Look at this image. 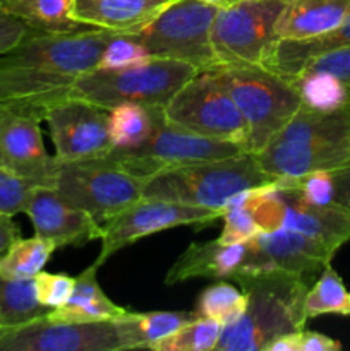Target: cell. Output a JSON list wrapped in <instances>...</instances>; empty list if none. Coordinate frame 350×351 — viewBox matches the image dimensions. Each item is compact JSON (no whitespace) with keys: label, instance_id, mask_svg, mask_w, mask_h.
Masks as SVG:
<instances>
[{"label":"cell","instance_id":"1","mask_svg":"<svg viewBox=\"0 0 350 351\" xmlns=\"http://www.w3.org/2000/svg\"><path fill=\"white\" fill-rule=\"evenodd\" d=\"M113 31L86 27L67 34L30 31L0 53V108L30 112L45 120V110L67 96L74 82L98 67Z\"/></svg>","mask_w":350,"mask_h":351},{"label":"cell","instance_id":"2","mask_svg":"<svg viewBox=\"0 0 350 351\" xmlns=\"http://www.w3.org/2000/svg\"><path fill=\"white\" fill-rule=\"evenodd\" d=\"M233 281L247 295V307L235 322L223 326L216 351H266L280 336L305 328L307 278L285 269H263L237 274Z\"/></svg>","mask_w":350,"mask_h":351},{"label":"cell","instance_id":"3","mask_svg":"<svg viewBox=\"0 0 350 351\" xmlns=\"http://www.w3.org/2000/svg\"><path fill=\"white\" fill-rule=\"evenodd\" d=\"M256 158L275 180L340 170L350 163L349 108L318 112L301 105Z\"/></svg>","mask_w":350,"mask_h":351},{"label":"cell","instance_id":"4","mask_svg":"<svg viewBox=\"0 0 350 351\" xmlns=\"http://www.w3.org/2000/svg\"><path fill=\"white\" fill-rule=\"evenodd\" d=\"M256 154L240 153L222 160L199 161L158 170L144 178L143 197L225 209L239 194L275 184Z\"/></svg>","mask_w":350,"mask_h":351},{"label":"cell","instance_id":"5","mask_svg":"<svg viewBox=\"0 0 350 351\" xmlns=\"http://www.w3.org/2000/svg\"><path fill=\"white\" fill-rule=\"evenodd\" d=\"M216 75L249 127L246 153L257 154L301 108L290 79L257 65H218Z\"/></svg>","mask_w":350,"mask_h":351},{"label":"cell","instance_id":"6","mask_svg":"<svg viewBox=\"0 0 350 351\" xmlns=\"http://www.w3.org/2000/svg\"><path fill=\"white\" fill-rule=\"evenodd\" d=\"M198 72L184 62L151 57L127 67L91 69L74 82L69 95L106 110L126 103L165 106Z\"/></svg>","mask_w":350,"mask_h":351},{"label":"cell","instance_id":"7","mask_svg":"<svg viewBox=\"0 0 350 351\" xmlns=\"http://www.w3.org/2000/svg\"><path fill=\"white\" fill-rule=\"evenodd\" d=\"M51 187L69 204L103 223L143 197L144 178L127 170L108 154L60 161Z\"/></svg>","mask_w":350,"mask_h":351},{"label":"cell","instance_id":"8","mask_svg":"<svg viewBox=\"0 0 350 351\" xmlns=\"http://www.w3.org/2000/svg\"><path fill=\"white\" fill-rule=\"evenodd\" d=\"M218 9L199 0H175L150 24L129 34L151 57L184 62L198 71L218 67L211 45V24Z\"/></svg>","mask_w":350,"mask_h":351},{"label":"cell","instance_id":"9","mask_svg":"<svg viewBox=\"0 0 350 351\" xmlns=\"http://www.w3.org/2000/svg\"><path fill=\"white\" fill-rule=\"evenodd\" d=\"M165 119L199 136L235 143L246 151L249 127L215 69L199 71L163 106Z\"/></svg>","mask_w":350,"mask_h":351},{"label":"cell","instance_id":"10","mask_svg":"<svg viewBox=\"0 0 350 351\" xmlns=\"http://www.w3.org/2000/svg\"><path fill=\"white\" fill-rule=\"evenodd\" d=\"M287 0H242L218 9L211 24V45L220 65L263 67L273 50L277 21Z\"/></svg>","mask_w":350,"mask_h":351},{"label":"cell","instance_id":"11","mask_svg":"<svg viewBox=\"0 0 350 351\" xmlns=\"http://www.w3.org/2000/svg\"><path fill=\"white\" fill-rule=\"evenodd\" d=\"M222 215L223 209L182 204V202L165 201V199L141 197L129 208L122 209L102 223V237H100L102 249L95 264L100 267L117 250L144 237L182 225L198 226L196 230H199L201 226L222 218Z\"/></svg>","mask_w":350,"mask_h":351},{"label":"cell","instance_id":"12","mask_svg":"<svg viewBox=\"0 0 350 351\" xmlns=\"http://www.w3.org/2000/svg\"><path fill=\"white\" fill-rule=\"evenodd\" d=\"M240 153H244V147L239 144L199 136L163 119L150 139L141 146L132 149H112L108 156L137 177L148 178L163 168L222 160Z\"/></svg>","mask_w":350,"mask_h":351},{"label":"cell","instance_id":"13","mask_svg":"<svg viewBox=\"0 0 350 351\" xmlns=\"http://www.w3.org/2000/svg\"><path fill=\"white\" fill-rule=\"evenodd\" d=\"M115 321L71 322L48 315L0 328V351H120Z\"/></svg>","mask_w":350,"mask_h":351},{"label":"cell","instance_id":"14","mask_svg":"<svg viewBox=\"0 0 350 351\" xmlns=\"http://www.w3.org/2000/svg\"><path fill=\"white\" fill-rule=\"evenodd\" d=\"M55 158L60 161L105 156L113 149L108 136V110L78 98L62 96L45 110Z\"/></svg>","mask_w":350,"mask_h":351},{"label":"cell","instance_id":"15","mask_svg":"<svg viewBox=\"0 0 350 351\" xmlns=\"http://www.w3.org/2000/svg\"><path fill=\"white\" fill-rule=\"evenodd\" d=\"M41 122L34 113L0 108V167L36 185L51 187L58 160L45 147Z\"/></svg>","mask_w":350,"mask_h":351},{"label":"cell","instance_id":"16","mask_svg":"<svg viewBox=\"0 0 350 351\" xmlns=\"http://www.w3.org/2000/svg\"><path fill=\"white\" fill-rule=\"evenodd\" d=\"M249 259L244 273L263 269H285L307 278L321 273L335 257L336 249L294 230L257 233L247 242ZM242 274V273H240Z\"/></svg>","mask_w":350,"mask_h":351},{"label":"cell","instance_id":"17","mask_svg":"<svg viewBox=\"0 0 350 351\" xmlns=\"http://www.w3.org/2000/svg\"><path fill=\"white\" fill-rule=\"evenodd\" d=\"M24 215L33 223L34 235L50 240L57 249L86 245L102 237V223L84 209L69 204L54 187H34Z\"/></svg>","mask_w":350,"mask_h":351},{"label":"cell","instance_id":"18","mask_svg":"<svg viewBox=\"0 0 350 351\" xmlns=\"http://www.w3.org/2000/svg\"><path fill=\"white\" fill-rule=\"evenodd\" d=\"M275 187L287 202V218L281 230L304 233L336 250L350 242V209L336 202L328 206L311 204L287 180H277Z\"/></svg>","mask_w":350,"mask_h":351},{"label":"cell","instance_id":"19","mask_svg":"<svg viewBox=\"0 0 350 351\" xmlns=\"http://www.w3.org/2000/svg\"><path fill=\"white\" fill-rule=\"evenodd\" d=\"M249 259L246 243H222L218 239L202 243H191L165 276V285H177L192 278L233 280L244 273Z\"/></svg>","mask_w":350,"mask_h":351},{"label":"cell","instance_id":"20","mask_svg":"<svg viewBox=\"0 0 350 351\" xmlns=\"http://www.w3.org/2000/svg\"><path fill=\"white\" fill-rule=\"evenodd\" d=\"M175 0H74L72 17L91 27L134 33L150 24Z\"/></svg>","mask_w":350,"mask_h":351},{"label":"cell","instance_id":"21","mask_svg":"<svg viewBox=\"0 0 350 351\" xmlns=\"http://www.w3.org/2000/svg\"><path fill=\"white\" fill-rule=\"evenodd\" d=\"M350 16V0H288L277 21L278 40H304L338 27Z\"/></svg>","mask_w":350,"mask_h":351},{"label":"cell","instance_id":"22","mask_svg":"<svg viewBox=\"0 0 350 351\" xmlns=\"http://www.w3.org/2000/svg\"><path fill=\"white\" fill-rule=\"evenodd\" d=\"M350 47V16L335 29L304 40H278L263 67L292 79L321 55Z\"/></svg>","mask_w":350,"mask_h":351},{"label":"cell","instance_id":"23","mask_svg":"<svg viewBox=\"0 0 350 351\" xmlns=\"http://www.w3.org/2000/svg\"><path fill=\"white\" fill-rule=\"evenodd\" d=\"M96 276H98V266L93 263L79 276H75L74 290L69 300L60 307L51 308L47 314L48 317L57 321L95 322L113 321L126 314L127 308L117 305L103 293Z\"/></svg>","mask_w":350,"mask_h":351},{"label":"cell","instance_id":"24","mask_svg":"<svg viewBox=\"0 0 350 351\" xmlns=\"http://www.w3.org/2000/svg\"><path fill=\"white\" fill-rule=\"evenodd\" d=\"M198 312H130L113 319L119 329L122 350H148L187 322L198 319Z\"/></svg>","mask_w":350,"mask_h":351},{"label":"cell","instance_id":"25","mask_svg":"<svg viewBox=\"0 0 350 351\" xmlns=\"http://www.w3.org/2000/svg\"><path fill=\"white\" fill-rule=\"evenodd\" d=\"M165 119L163 106L126 103L108 110V136L113 149H132L151 137Z\"/></svg>","mask_w":350,"mask_h":351},{"label":"cell","instance_id":"26","mask_svg":"<svg viewBox=\"0 0 350 351\" xmlns=\"http://www.w3.org/2000/svg\"><path fill=\"white\" fill-rule=\"evenodd\" d=\"M74 0H0V5L41 33L67 34L86 29L84 24L72 17Z\"/></svg>","mask_w":350,"mask_h":351},{"label":"cell","instance_id":"27","mask_svg":"<svg viewBox=\"0 0 350 351\" xmlns=\"http://www.w3.org/2000/svg\"><path fill=\"white\" fill-rule=\"evenodd\" d=\"M301 96V103L318 112H336L349 108L350 88L326 72L305 71L290 79Z\"/></svg>","mask_w":350,"mask_h":351},{"label":"cell","instance_id":"28","mask_svg":"<svg viewBox=\"0 0 350 351\" xmlns=\"http://www.w3.org/2000/svg\"><path fill=\"white\" fill-rule=\"evenodd\" d=\"M57 247L40 235L17 239L0 256V276L9 280H30L43 271Z\"/></svg>","mask_w":350,"mask_h":351},{"label":"cell","instance_id":"29","mask_svg":"<svg viewBox=\"0 0 350 351\" xmlns=\"http://www.w3.org/2000/svg\"><path fill=\"white\" fill-rule=\"evenodd\" d=\"M50 308L40 304L34 278L9 280L0 276V328H10L47 315Z\"/></svg>","mask_w":350,"mask_h":351},{"label":"cell","instance_id":"30","mask_svg":"<svg viewBox=\"0 0 350 351\" xmlns=\"http://www.w3.org/2000/svg\"><path fill=\"white\" fill-rule=\"evenodd\" d=\"M304 307L307 319L329 314L350 317V290L331 263L323 267L316 283L309 288Z\"/></svg>","mask_w":350,"mask_h":351},{"label":"cell","instance_id":"31","mask_svg":"<svg viewBox=\"0 0 350 351\" xmlns=\"http://www.w3.org/2000/svg\"><path fill=\"white\" fill-rule=\"evenodd\" d=\"M247 307V295L230 283L229 280H216L211 287L205 288L196 302L199 317H211L229 326L244 314Z\"/></svg>","mask_w":350,"mask_h":351},{"label":"cell","instance_id":"32","mask_svg":"<svg viewBox=\"0 0 350 351\" xmlns=\"http://www.w3.org/2000/svg\"><path fill=\"white\" fill-rule=\"evenodd\" d=\"M223 324L211 317H198L172 332L167 338L153 343L148 350L154 351H213L222 336Z\"/></svg>","mask_w":350,"mask_h":351},{"label":"cell","instance_id":"33","mask_svg":"<svg viewBox=\"0 0 350 351\" xmlns=\"http://www.w3.org/2000/svg\"><path fill=\"white\" fill-rule=\"evenodd\" d=\"M249 191L233 197L223 209V230L218 240L222 243H246L259 233L247 202Z\"/></svg>","mask_w":350,"mask_h":351},{"label":"cell","instance_id":"34","mask_svg":"<svg viewBox=\"0 0 350 351\" xmlns=\"http://www.w3.org/2000/svg\"><path fill=\"white\" fill-rule=\"evenodd\" d=\"M151 55L139 41L130 38L129 34L115 33L108 45L103 50L100 57L98 67L103 69H119L127 65L141 64V62L150 60Z\"/></svg>","mask_w":350,"mask_h":351},{"label":"cell","instance_id":"35","mask_svg":"<svg viewBox=\"0 0 350 351\" xmlns=\"http://www.w3.org/2000/svg\"><path fill=\"white\" fill-rule=\"evenodd\" d=\"M34 187H38L34 182L0 167V215L14 216L26 211Z\"/></svg>","mask_w":350,"mask_h":351},{"label":"cell","instance_id":"36","mask_svg":"<svg viewBox=\"0 0 350 351\" xmlns=\"http://www.w3.org/2000/svg\"><path fill=\"white\" fill-rule=\"evenodd\" d=\"M75 278L69 274H51V273H38L34 276V288H36V297L41 305L51 308L60 307L62 304L69 300L74 290Z\"/></svg>","mask_w":350,"mask_h":351},{"label":"cell","instance_id":"37","mask_svg":"<svg viewBox=\"0 0 350 351\" xmlns=\"http://www.w3.org/2000/svg\"><path fill=\"white\" fill-rule=\"evenodd\" d=\"M294 185L302 197L311 204H335V184L331 171H314L301 178H280Z\"/></svg>","mask_w":350,"mask_h":351},{"label":"cell","instance_id":"38","mask_svg":"<svg viewBox=\"0 0 350 351\" xmlns=\"http://www.w3.org/2000/svg\"><path fill=\"white\" fill-rule=\"evenodd\" d=\"M305 71L331 74L333 77L340 79L343 84L350 88V47L340 48V50L329 51V53L314 58V60H311L305 65L302 72Z\"/></svg>","mask_w":350,"mask_h":351},{"label":"cell","instance_id":"39","mask_svg":"<svg viewBox=\"0 0 350 351\" xmlns=\"http://www.w3.org/2000/svg\"><path fill=\"white\" fill-rule=\"evenodd\" d=\"M33 27L24 24L12 14L7 12L2 5H0V53L12 48L17 41L23 40Z\"/></svg>","mask_w":350,"mask_h":351},{"label":"cell","instance_id":"40","mask_svg":"<svg viewBox=\"0 0 350 351\" xmlns=\"http://www.w3.org/2000/svg\"><path fill=\"white\" fill-rule=\"evenodd\" d=\"M342 343L335 338L321 335L318 331H301L295 332V351H340Z\"/></svg>","mask_w":350,"mask_h":351},{"label":"cell","instance_id":"41","mask_svg":"<svg viewBox=\"0 0 350 351\" xmlns=\"http://www.w3.org/2000/svg\"><path fill=\"white\" fill-rule=\"evenodd\" d=\"M335 184V202L350 209V163L340 170L331 171Z\"/></svg>","mask_w":350,"mask_h":351},{"label":"cell","instance_id":"42","mask_svg":"<svg viewBox=\"0 0 350 351\" xmlns=\"http://www.w3.org/2000/svg\"><path fill=\"white\" fill-rule=\"evenodd\" d=\"M21 237L19 225L12 219V216L0 215V256L10 247V243L16 242Z\"/></svg>","mask_w":350,"mask_h":351},{"label":"cell","instance_id":"43","mask_svg":"<svg viewBox=\"0 0 350 351\" xmlns=\"http://www.w3.org/2000/svg\"><path fill=\"white\" fill-rule=\"evenodd\" d=\"M199 2H205L208 5L216 7V9H226V7L235 5V3L242 2V0H199Z\"/></svg>","mask_w":350,"mask_h":351},{"label":"cell","instance_id":"44","mask_svg":"<svg viewBox=\"0 0 350 351\" xmlns=\"http://www.w3.org/2000/svg\"><path fill=\"white\" fill-rule=\"evenodd\" d=\"M349 117H350V105H349Z\"/></svg>","mask_w":350,"mask_h":351},{"label":"cell","instance_id":"45","mask_svg":"<svg viewBox=\"0 0 350 351\" xmlns=\"http://www.w3.org/2000/svg\"><path fill=\"white\" fill-rule=\"evenodd\" d=\"M287 2H288V0H287Z\"/></svg>","mask_w":350,"mask_h":351}]
</instances>
